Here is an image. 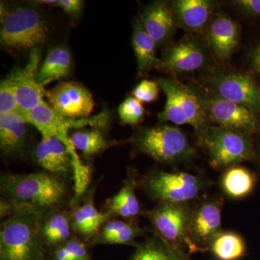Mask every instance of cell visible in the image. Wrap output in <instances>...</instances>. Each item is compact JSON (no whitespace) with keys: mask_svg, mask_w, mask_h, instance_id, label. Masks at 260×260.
<instances>
[{"mask_svg":"<svg viewBox=\"0 0 260 260\" xmlns=\"http://www.w3.org/2000/svg\"><path fill=\"white\" fill-rule=\"evenodd\" d=\"M0 188L3 198L9 201L15 209L30 208L44 217L60 209L68 195L64 181L47 172L3 174Z\"/></svg>","mask_w":260,"mask_h":260,"instance_id":"1","label":"cell"},{"mask_svg":"<svg viewBox=\"0 0 260 260\" xmlns=\"http://www.w3.org/2000/svg\"><path fill=\"white\" fill-rule=\"evenodd\" d=\"M44 216L28 208H18L0 229V260H46L41 237Z\"/></svg>","mask_w":260,"mask_h":260,"instance_id":"2","label":"cell"},{"mask_svg":"<svg viewBox=\"0 0 260 260\" xmlns=\"http://www.w3.org/2000/svg\"><path fill=\"white\" fill-rule=\"evenodd\" d=\"M157 83L167 98L164 110L158 114L160 124L190 125L198 138L212 125L203 103L190 83L184 84L172 78H160Z\"/></svg>","mask_w":260,"mask_h":260,"instance_id":"3","label":"cell"},{"mask_svg":"<svg viewBox=\"0 0 260 260\" xmlns=\"http://www.w3.org/2000/svg\"><path fill=\"white\" fill-rule=\"evenodd\" d=\"M47 21L37 8L18 6L9 9L1 4L0 44L17 50L37 49L49 38Z\"/></svg>","mask_w":260,"mask_h":260,"instance_id":"4","label":"cell"},{"mask_svg":"<svg viewBox=\"0 0 260 260\" xmlns=\"http://www.w3.org/2000/svg\"><path fill=\"white\" fill-rule=\"evenodd\" d=\"M133 143L141 153L165 164L187 161L195 153L185 133L177 126L140 128L133 137Z\"/></svg>","mask_w":260,"mask_h":260,"instance_id":"5","label":"cell"},{"mask_svg":"<svg viewBox=\"0 0 260 260\" xmlns=\"http://www.w3.org/2000/svg\"><path fill=\"white\" fill-rule=\"evenodd\" d=\"M149 198L158 203H190L208 187L206 179L186 172H167L155 169L140 182Z\"/></svg>","mask_w":260,"mask_h":260,"instance_id":"6","label":"cell"},{"mask_svg":"<svg viewBox=\"0 0 260 260\" xmlns=\"http://www.w3.org/2000/svg\"><path fill=\"white\" fill-rule=\"evenodd\" d=\"M206 149L210 165L228 169L252 160L256 149L252 136L212 124L198 137Z\"/></svg>","mask_w":260,"mask_h":260,"instance_id":"7","label":"cell"},{"mask_svg":"<svg viewBox=\"0 0 260 260\" xmlns=\"http://www.w3.org/2000/svg\"><path fill=\"white\" fill-rule=\"evenodd\" d=\"M29 124H32L42 136L53 137L61 140L69 149L73 159V170L79 171L84 165L75 149L72 144L68 132L71 129H80L85 126H91L94 128H104L107 126L109 121V113H100L93 117L73 119L59 115L44 101L42 104L34 108L25 117Z\"/></svg>","mask_w":260,"mask_h":260,"instance_id":"8","label":"cell"},{"mask_svg":"<svg viewBox=\"0 0 260 260\" xmlns=\"http://www.w3.org/2000/svg\"><path fill=\"white\" fill-rule=\"evenodd\" d=\"M190 84L203 103L211 124L251 136L259 131L260 120L256 113L242 104L220 97L199 83Z\"/></svg>","mask_w":260,"mask_h":260,"instance_id":"9","label":"cell"},{"mask_svg":"<svg viewBox=\"0 0 260 260\" xmlns=\"http://www.w3.org/2000/svg\"><path fill=\"white\" fill-rule=\"evenodd\" d=\"M203 80L207 88L220 97L242 104L256 114L260 113V88L250 75L215 66L206 70Z\"/></svg>","mask_w":260,"mask_h":260,"instance_id":"10","label":"cell"},{"mask_svg":"<svg viewBox=\"0 0 260 260\" xmlns=\"http://www.w3.org/2000/svg\"><path fill=\"white\" fill-rule=\"evenodd\" d=\"M193 210L190 203H158L145 212V215L155 234L171 246L184 250Z\"/></svg>","mask_w":260,"mask_h":260,"instance_id":"11","label":"cell"},{"mask_svg":"<svg viewBox=\"0 0 260 260\" xmlns=\"http://www.w3.org/2000/svg\"><path fill=\"white\" fill-rule=\"evenodd\" d=\"M209 64V51L205 41L197 34H189L165 49L160 69L181 75L206 69Z\"/></svg>","mask_w":260,"mask_h":260,"instance_id":"12","label":"cell"},{"mask_svg":"<svg viewBox=\"0 0 260 260\" xmlns=\"http://www.w3.org/2000/svg\"><path fill=\"white\" fill-rule=\"evenodd\" d=\"M222 208L223 202L219 198L203 200L194 208L186 236L189 250L209 249L214 238L222 232Z\"/></svg>","mask_w":260,"mask_h":260,"instance_id":"13","label":"cell"},{"mask_svg":"<svg viewBox=\"0 0 260 260\" xmlns=\"http://www.w3.org/2000/svg\"><path fill=\"white\" fill-rule=\"evenodd\" d=\"M49 105L59 115L69 119L88 118L93 112V98L88 89L73 82H61L46 91Z\"/></svg>","mask_w":260,"mask_h":260,"instance_id":"14","label":"cell"},{"mask_svg":"<svg viewBox=\"0 0 260 260\" xmlns=\"http://www.w3.org/2000/svg\"><path fill=\"white\" fill-rule=\"evenodd\" d=\"M39 54L34 51L24 68H15L8 75L14 87L18 112L26 117L34 108L44 102L46 91L36 79Z\"/></svg>","mask_w":260,"mask_h":260,"instance_id":"15","label":"cell"},{"mask_svg":"<svg viewBox=\"0 0 260 260\" xmlns=\"http://www.w3.org/2000/svg\"><path fill=\"white\" fill-rule=\"evenodd\" d=\"M139 20L157 46L170 42L179 27L172 2L166 0L149 3Z\"/></svg>","mask_w":260,"mask_h":260,"instance_id":"16","label":"cell"},{"mask_svg":"<svg viewBox=\"0 0 260 260\" xmlns=\"http://www.w3.org/2000/svg\"><path fill=\"white\" fill-rule=\"evenodd\" d=\"M205 41L216 59L222 62L232 57L240 38V28L234 19L217 13L205 30Z\"/></svg>","mask_w":260,"mask_h":260,"instance_id":"17","label":"cell"},{"mask_svg":"<svg viewBox=\"0 0 260 260\" xmlns=\"http://www.w3.org/2000/svg\"><path fill=\"white\" fill-rule=\"evenodd\" d=\"M172 3L179 26L189 34L205 31L216 14L218 5L213 0H175Z\"/></svg>","mask_w":260,"mask_h":260,"instance_id":"18","label":"cell"},{"mask_svg":"<svg viewBox=\"0 0 260 260\" xmlns=\"http://www.w3.org/2000/svg\"><path fill=\"white\" fill-rule=\"evenodd\" d=\"M28 123L19 112L0 114V149L7 156L20 153L26 144Z\"/></svg>","mask_w":260,"mask_h":260,"instance_id":"19","label":"cell"},{"mask_svg":"<svg viewBox=\"0 0 260 260\" xmlns=\"http://www.w3.org/2000/svg\"><path fill=\"white\" fill-rule=\"evenodd\" d=\"M71 213L57 209L42 219L41 237L46 249L53 251L74 237L72 233Z\"/></svg>","mask_w":260,"mask_h":260,"instance_id":"20","label":"cell"},{"mask_svg":"<svg viewBox=\"0 0 260 260\" xmlns=\"http://www.w3.org/2000/svg\"><path fill=\"white\" fill-rule=\"evenodd\" d=\"M132 45L134 50L140 75H144L153 69H160V59L156 56V43L145 31L137 18L133 24Z\"/></svg>","mask_w":260,"mask_h":260,"instance_id":"21","label":"cell"},{"mask_svg":"<svg viewBox=\"0 0 260 260\" xmlns=\"http://www.w3.org/2000/svg\"><path fill=\"white\" fill-rule=\"evenodd\" d=\"M136 185L134 176L129 173L120 190L108 201L106 212L112 217H121L127 221H134L142 213L139 200L135 192Z\"/></svg>","mask_w":260,"mask_h":260,"instance_id":"22","label":"cell"},{"mask_svg":"<svg viewBox=\"0 0 260 260\" xmlns=\"http://www.w3.org/2000/svg\"><path fill=\"white\" fill-rule=\"evenodd\" d=\"M71 54L64 47L53 48L40 65L37 73L36 79L41 86L45 85L69 76L72 70Z\"/></svg>","mask_w":260,"mask_h":260,"instance_id":"23","label":"cell"},{"mask_svg":"<svg viewBox=\"0 0 260 260\" xmlns=\"http://www.w3.org/2000/svg\"><path fill=\"white\" fill-rule=\"evenodd\" d=\"M256 177L249 169L234 166L225 169L220 179L224 194L234 200L245 198L255 189Z\"/></svg>","mask_w":260,"mask_h":260,"instance_id":"24","label":"cell"},{"mask_svg":"<svg viewBox=\"0 0 260 260\" xmlns=\"http://www.w3.org/2000/svg\"><path fill=\"white\" fill-rule=\"evenodd\" d=\"M135 247L130 260H189L184 250L171 246L156 234Z\"/></svg>","mask_w":260,"mask_h":260,"instance_id":"25","label":"cell"},{"mask_svg":"<svg viewBox=\"0 0 260 260\" xmlns=\"http://www.w3.org/2000/svg\"><path fill=\"white\" fill-rule=\"evenodd\" d=\"M246 246L240 234L233 232L219 233L210 244L209 250L219 260H238L245 254Z\"/></svg>","mask_w":260,"mask_h":260,"instance_id":"26","label":"cell"},{"mask_svg":"<svg viewBox=\"0 0 260 260\" xmlns=\"http://www.w3.org/2000/svg\"><path fill=\"white\" fill-rule=\"evenodd\" d=\"M70 139L75 150L87 157L101 153L109 146V142L98 128L75 129L70 135Z\"/></svg>","mask_w":260,"mask_h":260,"instance_id":"27","label":"cell"},{"mask_svg":"<svg viewBox=\"0 0 260 260\" xmlns=\"http://www.w3.org/2000/svg\"><path fill=\"white\" fill-rule=\"evenodd\" d=\"M51 160L56 167V176L66 178L73 172V159L69 149L64 143L56 138L42 136Z\"/></svg>","mask_w":260,"mask_h":260,"instance_id":"28","label":"cell"},{"mask_svg":"<svg viewBox=\"0 0 260 260\" xmlns=\"http://www.w3.org/2000/svg\"><path fill=\"white\" fill-rule=\"evenodd\" d=\"M143 103L133 96L128 97L118 108V114L123 124L136 125L144 119Z\"/></svg>","mask_w":260,"mask_h":260,"instance_id":"29","label":"cell"},{"mask_svg":"<svg viewBox=\"0 0 260 260\" xmlns=\"http://www.w3.org/2000/svg\"><path fill=\"white\" fill-rule=\"evenodd\" d=\"M145 234V229L131 222L124 230L104 239L99 245H122L137 246L136 239Z\"/></svg>","mask_w":260,"mask_h":260,"instance_id":"30","label":"cell"},{"mask_svg":"<svg viewBox=\"0 0 260 260\" xmlns=\"http://www.w3.org/2000/svg\"><path fill=\"white\" fill-rule=\"evenodd\" d=\"M18 112V106L13 83L7 76L0 84V114Z\"/></svg>","mask_w":260,"mask_h":260,"instance_id":"31","label":"cell"},{"mask_svg":"<svg viewBox=\"0 0 260 260\" xmlns=\"http://www.w3.org/2000/svg\"><path fill=\"white\" fill-rule=\"evenodd\" d=\"M160 87L157 82L143 80L136 85L132 95L141 103H151L158 99Z\"/></svg>","mask_w":260,"mask_h":260,"instance_id":"32","label":"cell"},{"mask_svg":"<svg viewBox=\"0 0 260 260\" xmlns=\"http://www.w3.org/2000/svg\"><path fill=\"white\" fill-rule=\"evenodd\" d=\"M232 3L241 14L251 18L260 16V0H236Z\"/></svg>","mask_w":260,"mask_h":260,"instance_id":"33","label":"cell"},{"mask_svg":"<svg viewBox=\"0 0 260 260\" xmlns=\"http://www.w3.org/2000/svg\"><path fill=\"white\" fill-rule=\"evenodd\" d=\"M56 5L73 18H78L83 10V2L81 0H58Z\"/></svg>","mask_w":260,"mask_h":260,"instance_id":"34","label":"cell"},{"mask_svg":"<svg viewBox=\"0 0 260 260\" xmlns=\"http://www.w3.org/2000/svg\"><path fill=\"white\" fill-rule=\"evenodd\" d=\"M249 57L251 69L260 77V43L251 51Z\"/></svg>","mask_w":260,"mask_h":260,"instance_id":"35","label":"cell"},{"mask_svg":"<svg viewBox=\"0 0 260 260\" xmlns=\"http://www.w3.org/2000/svg\"><path fill=\"white\" fill-rule=\"evenodd\" d=\"M56 0H41V1H36L35 4L37 5H56L57 4Z\"/></svg>","mask_w":260,"mask_h":260,"instance_id":"36","label":"cell"},{"mask_svg":"<svg viewBox=\"0 0 260 260\" xmlns=\"http://www.w3.org/2000/svg\"><path fill=\"white\" fill-rule=\"evenodd\" d=\"M257 155H258V159H259V167H260V140H259V145H258Z\"/></svg>","mask_w":260,"mask_h":260,"instance_id":"37","label":"cell"}]
</instances>
